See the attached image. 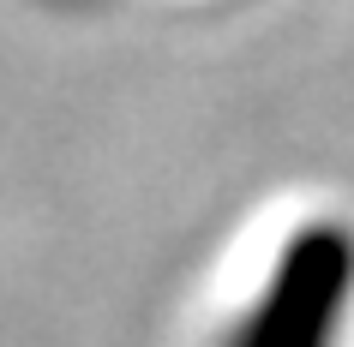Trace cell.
<instances>
[{
  "label": "cell",
  "mask_w": 354,
  "mask_h": 347,
  "mask_svg": "<svg viewBox=\"0 0 354 347\" xmlns=\"http://www.w3.org/2000/svg\"><path fill=\"white\" fill-rule=\"evenodd\" d=\"M354 306V234L313 221L277 252L259 299L241 311L223 347H336Z\"/></svg>",
  "instance_id": "1"
}]
</instances>
